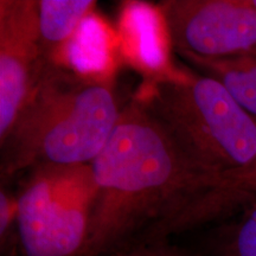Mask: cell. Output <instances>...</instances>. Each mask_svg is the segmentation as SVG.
I'll use <instances>...</instances> for the list:
<instances>
[{
	"label": "cell",
	"instance_id": "7a4b0ae2",
	"mask_svg": "<svg viewBox=\"0 0 256 256\" xmlns=\"http://www.w3.org/2000/svg\"><path fill=\"white\" fill-rule=\"evenodd\" d=\"M121 110L110 78L49 66L0 142L2 176L38 166L90 164L110 140Z\"/></svg>",
	"mask_w": 256,
	"mask_h": 256
},
{
	"label": "cell",
	"instance_id": "52a82bcc",
	"mask_svg": "<svg viewBox=\"0 0 256 256\" xmlns=\"http://www.w3.org/2000/svg\"><path fill=\"white\" fill-rule=\"evenodd\" d=\"M94 0H38L40 44L48 64H57L60 51L95 8Z\"/></svg>",
	"mask_w": 256,
	"mask_h": 256
},
{
	"label": "cell",
	"instance_id": "3957f363",
	"mask_svg": "<svg viewBox=\"0 0 256 256\" xmlns=\"http://www.w3.org/2000/svg\"><path fill=\"white\" fill-rule=\"evenodd\" d=\"M138 98L206 174L220 176L256 158V119L217 80L200 72L158 78Z\"/></svg>",
	"mask_w": 256,
	"mask_h": 256
},
{
	"label": "cell",
	"instance_id": "8fae6325",
	"mask_svg": "<svg viewBox=\"0 0 256 256\" xmlns=\"http://www.w3.org/2000/svg\"><path fill=\"white\" fill-rule=\"evenodd\" d=\"M112 256H188L178 249L159 242L138 243Z\"/></svg>",
	"mask_w": 256,
	"mask_h": 256
},
{
	"label": "cell",
	"instance_id": "4fadbf2b",
	"mask_svg": "<svg viewBox=\"0 0 256 256\" xmlns=\"http://www.w3.org/2000/svg\"><path fill=\"white\" fill-rule=\"evenodd\" d=\"M252 4H254L255 8H256V0H252Z\"/></svg>",
	"mask_w": 256,
	"mask_h": 256
},
{
	"label": "cell",
	"instance_id": "5b68a950",
	"mask_svg": "<svg viewBox=\"0 0 256 256\" xmlns=\"http://www.w3.org/2000/svg\"><path fill=\"white\" fill-rule=\"evenodd\" d=\"M159 10L179 55L210 60L256 56L252 0H166Z\"/></svg>",
	"mask_w": 256,
	"mask_h": 256
},
{
	"label": "cell",
	"instance_id": "9c48e42d",
	"mask_svg": "<svg viewBox=\"0 0 256 256\" xmlns=\"http://www.w3.org/2000/svg\"><path fill=\"white\" fill-rule=\"evenodd\" d=\"M220 256H256V200L226 230Z\"/></svg>",
	"mask_w": 256,
	"mask_h": 256
},
{
	"label": "cell",
	"instance_id": "6da1fadb",
	"mask_svg": "<svg viewBox=\"0 0 256 256\" xmlns=\"http://www.w3.org/2000/svg\"><path fill=\"white\" fill-rule=\"evenodd\" d=\"M90 166L96 200L82 256H112L188 228L220 183L192 164L139 98L122 107Z\"/></svg>",
	"mask_w": 256,
	"mask_h": 256
},
{
	"label": "cell",
	"instance_id": "ba28073f",
	"mask_svg": "<svg viewBox=\"0 0 256 256\" xmlns=\"http://www.w3.org/2000/svg\"><path fill=\"white\" fill-rule=\"evenodd\" d=\"M180 56L203 75L217 80L232 98L256 119V56L210 60L188 54Z\"/></svg>",
	"mask_w": 256,
	"mask_h": 256
},
{
	"label": "cell",
	"instance_id": "30bf717a",
	"mask_svg": "<svg viewBox=\"0 0 256 256\" xmlns=\"http://www.w3.org/2000/svg\"><path fill=\"white\" fill-rule=\"evenodd\" d=\"M220 188L238 191L256 200V158L243 168L218 176Z\"/></svg>",
	"mask_w": 256,
	"mask_h": 256
},
{
	"label": "cell",
	"instance_id": "8992f818",
	"mask_svg": "<svg viewBox=\"0 0 256 256\" xmlns=\"http://www.w3.org/2000/svg\"><path fill=\"white\" fill-rule=\"evenodd\" d=\"M49 66L42 50L38 0H0V142Z\"/></svg>",
	"mask_w": 256,
	"mask_h": 256
},
{
	"label": "cell",
	"instance_id": "7c38bea8",
	"mask_svg": "<svg viewBox=\"0 0 256 256\" xmlns=\"http://www.w3.org/2000/svg\"><path fill=\"white\" fill-rule=\"evenodd\" d=\"M17 226V200H12L2 190L0 192V236L4 244L12 224Z\"/></svg>",
	"mask_w": 256,
	"mask_h": 256
},
{
	"label": "cell",
	"instance_id": "277c9868",
	"mask_svg": "<svg viewBox=\"0 0 256 256\" xmlns=\"http://www.w3.org/2000/svg\"><path fill=\"white\" fill-rule=\"evenodd\" d=\"M16 200L24 256H82L96 200L90 164L32 168Z\"/></svg>",
	"mask_w": 256,
	"mask_h": 256
}]
</instances>
